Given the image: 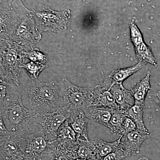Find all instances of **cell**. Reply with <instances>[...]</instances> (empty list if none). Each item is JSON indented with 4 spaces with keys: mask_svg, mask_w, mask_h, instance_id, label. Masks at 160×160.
I'll return each instance as SVG.
<instances>
[{
    "mask_svg": "<svg viewBox=\"0 0 160 160\" xmlns=\"http://www.w3.org/2000/svg\"><path fill=\"white\" fill-rule=\"evenodd\" d=\"M151 73L148 72L145 77L142 80L137 83L131 91L135 103V104L145 106V98L148 91L151 89L150 84V78Z\"/></svg>",
    "mask_w": 160,
    "mask_h": 160,
    "instance_id": "17",
    "label": "cell"
},
{
    "mask_svg": "<svg viewBox=\"0 0 160 160\" xmlns=\"http://www.w3.org/2000/svg\"><path fill=\"white\" fill-rule=\"evenodd\" d=\"M137 129V127L135 123L130 118L126 116L118 135L119 137L122 136Z\"/></svg>",
    "mask_w": 160,
    "mask_h": 160,
    "instance_id": "25",
    "label": "cell"
},
{
    "mask_svg": "<svg viewBox=\"0 0 160 160\" xmlns=\"http://www.w3.org/2000/svg\"><path fill=\"white\" fill-rule=\"evenodd\" d=\"M144 106L135 104L131 108L125 112L126 116L130 118L134 122L137 127L138 130L149 132L146 128L143 121V108Z\"/></svg>",
    "mask_w": 160,
    "mask_h": 160,
    "instance_id": "19",
    "label": "cell"
},
{
    "mask_svg": "<svg viewBox=\"0 0 160 160\" xmlns=\"http://www.w3.org/2000/svg\"><path fill=\"white\" fill-rule=\"evenodd\" d=\"M1 79L7 82L12 80L19 86L25 51L22 46L13 41L1 39Z\"/></svg>",
    "mask_w": 160,
    "mask_h": 160,
    "instance_id": "4",
    "label": "cell"
},
{
    "mask_svg": "<svg viewBox=\"0 0 160 160\" xmlns=\"http://www.w3.org/2000/svg\"><path fill=\"white\" fill-rule=\"evenodd\" d=\"M95 154V160H101L107 155L114 151L119 146V140L107 142L100 138L90 140Z\"/></svg>",
    "mask_w": 160,
    "mask_h": 160,
    "instance_id": "16",
    "label": "cell"
},
{
    "mask_svg": "<svg viewBox=\"0 0 160 160\" xmlns=\"http://www.w3.org/2000/svg\"><path fill=\"white\" fill-rule=\"evenodd\" d=\"M110 90L119 108L125 112L135 103L131 91L125 88L122 83H112V82Z\"/></svg>",
    "mask_w": 160,
    "mask_h": 160,
    "instance_id": "14",
    "label": "cell"
},
{
    "mask_svg": "<svg viewBox=\"0 0 160 160\" xmlns=\"http://www.w3.org/2000/svg\"><path fill=\"white\" fill-rule=\"evenodd\" d=\"M22 100L32 116L38 113L53 112L61 108L62 101L59 82L32 80L22 90Z\"/></svg>",
    "mask_w": 160,
    "mask_h": 160,
    "instance_id": "2",
    "label": "cell"
},
{
    "mask_svg": "<svg viewBox=\"0 0 160 160\" xmlns=\"http://www.w3.org/2000/svg\"><path fill=\"white\" fill-rule=\"evenodd\" d=\"M138 160H149L148 158L146 157H142L140 158Z\"/></svg>",
    "mask_w": 160,
    "mask_h": 160,
    "instance_id": "28",
    "label": "cell"
},
{
    "mask_svg": "<svg viewBox=\"0 0 160 160\" xmlns=\"http://www.w3.org/2000/svg\"><path fill=\"white\" fill-rule=\"evenodd\" d=\"M126 116L125 112L122 110L118 109H112L111 118L107 127L112 133L118 135Z\"/></svg>",
    "mask_w": 160,
    "mask_h": 160,
    "instance_id": "21",
    "label": "cell"
},
{
    "mask_svg": "<svg viewBox=\"0 0 160 160\" xmlns=\"http://www.w3.org/2000/svg\"><path fill=\"white\" fill-rule=\"evenodd\" d=\"M88 118L83 109H77L72 112L68 119L70 126L76 133L79 142L89 141L87 126Z\"/></svg>",
    "mask_w": 160,
    "mask_h": 160,
    "instance_id": "13",
    "label": "cell"
},
{
    "mask_svg": "<svg viewBox=\"0 0 160 160\" xmlns=\"http://www.w3.org/2000/svg\"><path fill=\"white\" fill-rule=\"evenodd\" d=\"M0 153L4 160H25L15 133L0 135Z\"/></svg>",
    "mask_w": 160,
    "mask_h": 160,
    "instance_id": "9",
    "label": "cell"
},
{
    "mask_svg": "<svg viewBox=\"0 0 160 160\" xmlns=\"http://www.w3.org/2000/svg\"><path fill=\"white\" fill-rule=\"evenodd\" d=\"M0 87V116L6 128L11 132L28 131L32 114L23 104L22 90L2 79Z\"/></svg>",
    "mask_w": 160,
    "mask_h": 160,
    "instance_id": "1",
    "label": "cell"
},
{
    "mask_svg": "<svg viewBox=\"0 0 160 160\" xmlns=\"http://www.w3.org/2000/svg\"><path fill=\"white\" fill-rule=\"evenodd\" d=\"M25 160H49L55 158L57 146L47 139L42 129L30 133L29 131L14 132Z\"/></svg>",
    "mask_w": 160,
    "mask_h": 160,
    "instance_id": "3",
    "label": "cell"
},
{
    "mask_svg": "<svg viewBox=\"0 0 160 160\" xmlns=\"http://www.w3.org/2000/svg\"><path fill=\"white\" fill-rule=\"evenodd\" d=\"M41 38L32 14L23 18L10 41L22 46L29 47L37 43Z\"/></svg>",
    "mask_w": 160,
    "mask_h": 160,
    "instance_id": "8",
    "label": "cell"
},
{
    "mask_svg": "<svg viewBox=\"0 0 160 160\" xmlns=\"http://www.w3.org/2000/svg\"><path fill=\"white\" fill-rule=\"evenodd\" d=\"M112 81L110 78L105 80L102 84L93 87V97L91 106L119 109L110 90Z\"/></svg>",
    "mask_w": 160,
    "mask_h": 160,
    "instance_id": "10",
    "label": "cell"
},
{
    "mask_svg": "<svg viewBox=\"0 0 160 160\" xmlns=\"http://www.w3.org/2000/svg\"><path fill=\"white\" fill-rule=\"evenodd\" d=\"M57 142L60 147L67 151L78 152L79 142L76 133L70 126L68 119L60 127Z\"/></svg>",
    "mask_w": 160,
    "mask_h": 160,
    "instance_id": "12",
    "label": "cell"
},
{
    "mask_svg": "<svg viewBox=\"0 0 160 160\" xmlns=\"http://www.w3.org/2000/svg\"><path fill=\"white\" fill-rule=\"evenodd\" d=\"M62 107L70 112L77 109H83L91 106L93 97V87H82L75 86L65 78L59 82ZM61 107V108H62Z\"/></svg>",
    "mask_w": 160,
    "mask_h": 160,
    "instance_id": "5",
    "label": "cell"
},
{
    "mask_svg": "<svg viewBox=\"0 0 160 160\" xmlns=\"http://www.w3.org/2000/svg\"><path fill=\"white\" fill-rule=\"evenodd\" d=\"M151 137L149 132L134 130L125 135L119 137V145L129 157L133 153L139 152L141 146Z\"/></svg>",
    "mask_w": 160,
    "mask_h": 160,
    "instance_id": "11",
    "label": "cell"
},
{
    "mask_svg": "<svg viewBox=\"0 0 160 160\" xmlns=\"http://www.w3.org/2000/svg\"><path fill=\"white\" fill-rule=\"evenodd\" d=\"M50 160H57L56 159V158H54V159H51Z\"/></svg>",
    "mask_w": 160,
    "mask_h": 160,
    "instance_id": "30",
    "label": "cell"
},
{
    "mask_svg": "<svg viewBox=\"0 0 160 160\" xmlns=\"http://www.w3.org/2000/svg\"><path fill=\"white\" fill-rule=\"evenodd\" d=\"M130 37L134 47L139 45L144 42L142 34L135 23H131L130 25Z\"/></svg>",
    "mask_w": 160,
    "mask_h": 160,
    "instance_id": "24",
    "label": "cell"
},
{
    "mask_svg": "<svg viewBox=\"0 0 160 160\" xmlns=\"http://www.w3.org/2000/svg\"><path fill=\"white\" fill-rule=\"evenodd\" d=\"M36 26L39 32L44 31L61 32L65 30L70 18V11L65 9L56 11L49 7L41 6L33 12Z\"/></svg>",
    "mask_w": 160,
    "mask_h": 160,
    "instance_id": "6",
    "label": "cell"
},
{
    "mask_svg": "<svg viewBox=\"0 0 160 160\" xmlns=\"http://www.w3.org/2000/svg\"><path fill=\"white\" fill-rule=\"evenodd\" d=\"M157 97L158 98L159 102V106H160V90L157 92Z\"/></svg>",
    "mask_w": 160,
    "mask_h": 160,
    "instance_id": "27",
    "label": "cell"
},
{
    "mask_svg": "<svg viewBox=\"0 0 160 160\" xmlns=\"http://www.w3.org/2000/svg\"><path fill=\"white\" fill-rule=\"evenodd\" d=\"M70 114L69 110L62 107L53 112L33 115L32 120L41 125L46 138L53 143L57 142L60 127L69 118Z\"/></svg>",
    "mask_w": 160,
    "mask_h": 160,
    "instance_id": "7",
    "label": "cell"
},
{
    "mask_svg": "<svg viewBox=\"0 0 160 160\" xmlns=\"http://www.w3.org/2000/svg\"><path fill=\"white\" fill-rule=\"evenodd\" d=\"M129 157V155L119 145L114 151L106 155L101 160H122Z\"/></svg>",
    "mask_w": 160,
    "mask_h": 160,
    "instance_id": "26",
    "label": "cell"
},
{
    "mask_svg": "<svg viewBox=\"0 0 160 160\" xmlns=\"http://www.w3.org/2000/svg\"><path fill=\"white\" fill-rule=\"evenodd\" d=\"M25 57L35 62L45 64L47 62V56L45 53L41 52L38 49H32L29 52L25 51Z\"/></svg>",
    "mask_w": 160,
    "mask_h": 160,
    "instance_id": "23",
    "label": "cell"
},
{
    "mask_svg": "<svg viewBox=\"0 0 160 160\" xmlns=\"http://www.w3.org/2000/svg\"><path fill=\"white\" fill-rule=\"evenodd\" d=\"M112 109L107 107L89 106L84 108L83 111L89 119L107 127L111 118Z\"/></svg>",
    "mask_w": 160,
    "mask_h": 160,
    "instance_id": "15",
    "label": "cell"
},
{
    "mask_svg": "<svg viewBox=\"0 0 160 160\" xmlns=\"http://www.w3.org/2000/svg\"><path fill=\"white\" fill-rule=\"evenodd\" d=\"M74 160H89L87 159L82 158H78L75 159H74Z\"/></svg>",
    "mask_w": 160,
    "mask_h": 160,
    "instance_id": "29",
    "label": "cell"
},
{
    "mask_svg": "<svg viewBox=\"0 0 160 160\" xmlns=\"http://www.w3.org/2000/svg\"><path fill=\"white\" fill-rule=\"evenodd\" d=\"M145 65L146 63L139 61L134 66L115 69L109 75V78L111 79L112 83H122L125 80L144 68Z\"/></svg>",
    "mask_w": 160,
    "mask_h": 160,
    "instance_id": "18",
    "label": "cell"
},
{
    "mask_svg": "<svg viewBox=\"0 0 160 160\" xmlns=\"http://www.w3.org/2000/svg\"><path fill=\"white\" fill-rule=\"evenodd\" d=\"M46 67L45 64L35 62L32 61L27 64H23L22 66V68L26 69L31 79L33 80H37L40 72Z\"/></svg>",
    "mask_w": 160,
    "mask_h": 160,
    "instance_id": "22",
    "label": "cell"
},
{
    "mask_svg": "<svg viewBox=\"0 0 160 160\" xmlns=\"http://www.w3.org/2000/svg\"><path fill=\"white\" fill-rule=\"evenodd\" d=\"M134 47L137 57L139 61L146 63H149L153 66H157L156 62L151 49L145 42Z\"/></svg>",
    "mask_w": 160,
    "mask_h": 160,
    "instance_id": "20",
    "label": "cell"
}]
</instances>
